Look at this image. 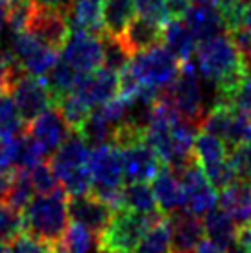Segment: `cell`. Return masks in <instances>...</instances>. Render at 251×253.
<instances>
[{
  "mask_svg": "<svg viewBox=\"0 0 251 253\" xmlns=\"http://www.w3.org/2000/svg\"><path fill=\"white\" fill-rule=\"evenodd\" d=\"M22 216V231L34 235L37 239L59 244L63 235L69 227V194L65 187H59L50 194L34 196L24 209Z\"/></svg>",
  "mask_w": 251,
  "mask_h": 253,
  "instance_id": "obj_1",
  "label": "cell"
},
{
  "mask_svg": "<svg viewBox=\"0 0 251 253\" xmlns=\"http://www.w3.org/2000/svg\"><path fill=\"white\" fill-rule=\"evenodd\" d=\"M167 214L161 211L154 212H135L131 209L120 207L115 211L109 225L96 239V246L100 253H119L135 252L139 248L144 233L161 218Z\"/></svg>",
  "mask_w": 251,
  "mask_h": 253,
  "instance_id": "obj_2",
  "label": "cell"
},
{
  "mask_svg": "<svg viewBox=\"0 0 251 253\" xmlns=\"http://www.w3.org/2000/svg\"><path fill=\"white\" fill-rule=\"evenodd\" d=\"M89 172L92 177V194L111 205L115 211L120 209L124 190V169L119 148L111 142L94 146L89 157Z\"/></svg>",
  "mask_w": 251,
  "mask_h": 253,
  "instance_id": "obj_3",
  "label": "cell"
},
{
  "mask_svg": "<svg viewBox=\"0 0 251 253\" xmlns=\"http://www.w3.org/2000/svg\"><path fill=\"white\" fill-rule=\"evenodd\" d=\"M127 69L144 87L163 91L170 84H174V80L181 71V63L168 52L165 44L159 42L155 46L133 54Z\"/></svg>",
  "mask_w": 251,
  "mask_h": 253,
  "instance_id": "obj_4",
  "label": "cell"
},
{
  "mask_svg": "<svg viewBox=\"0 0 251 253\" xmlns=\"http://www.w3.org/2000/svg\"><path fill=\"white\" fill-rule=\"evenodd\" d=\"M170 96L174 100L181 119L192 122L196 126H202L205 119V98H203L202 82L198 76V67L194 61H187L181 65V71L174 80V84L167 87Z\"/></svg>",
  "mask_w": 251,
  "mask_h": 253,
  "instance_id": "obj_5",
  "label": "cell"
},
{
  "mask_svg": "<svg viewBox=\"0 0 251 253\" xmlns=\"http://www.w3.org/2000/svg\"><path fill=\"white\" fill-rule=\"evenodd\" d=\"M183 189H185V211L192 212L196 216H205L214 209L218 202L216 189L212 187L209 177L205 176L202 165L196 157L179 170Z\"/></svg>",
  "mask_w": 251,
  "mask_h": 253,
  "instance_id": "obj_6",
  "label": "cell"
},
{
  "mask_svg": "<svg viewBox=\"0 0 251 253\" xmlns=\"http://www.w3.org/2000/svg\"><path fill=\"white\" fill-rule=\"evenodd\" d=\"M11 54L21 65V69L28 74L44 78L52 71V67L57 63V50L39 41L30 32H19L13 34L11 41Z\"/></svg>",
  "mask_w": 251,
  "mask_h": 253,
  "instance_id": "obj_7",
  "label": "cell"
},
{
  "mask_svg": "<svg viewBox=\"0 0 251 253\" xmlns=\"http://www.w3.org/2000/svg\"><path fill=\"white\" fill-rule=\"evenodd\" d=\"M63 59L70 63L78 72L96 71L104 65V42L102 36L85 32V30H70L67 41L63 44Z\"/></svg>",
  "mask_w": 251,
  "mask_h": 253,
  "instance_id": "obj_8",
  "label": "cell"
},
{
  "mask_svg": "<svg viewBox=\"0 0 251 253\" xmlns=\"http://www.w3.org/2000/svg\"><path fill=\"white\" fill-rule=\"evenodd\" d=\"M9 92L26 122H32L35 117H39L42 111L54 106V96L46 85V80L28 72H22L15 80Z\"/></svg>",
  "mask_w": 251,
  "mask_h": 253,
  "instance_id": "obj_9",
  "label": "cell"
},
{
  "mask_svg": "<svg viewBox=\"0 0 251 253\" xmlns=\"http://www.w3.org/2000/svg\"><path fill=\"white\" fill-rule=\"evenodd\" d=\"M26 32H30L32 36H35L44 44L59 50L63 48V44L69 37L70 26L67 22L65 11L52 9V7H41L34 4Z\"/></svg>",
  "mask_w": 251,
  "mask_h": 253,
  "instance_id": "obj_10",
  "label": "cell"
},
{
  "mask_svg": "<svg viewBox=\"0 0 251 253\" xmlns=\"http://www.w3.org/2000/svg\"><path fill=\"white\" fill-rule=\"evenodd\" d=\"M69 214L72 222H78L87 227L98 239L111 222L115 209L109 204H105L104 200L89 192L84 196H69Z\"/></svg>",
  "mask_w": 251,
  "mask_h": 253,
  "instance_id": "obj_11",
  "label": "cell"
},
{
  "mask_svg": "<svg viewBox=\"0 0 251 253\" xmlns=\"http://www.w3.org/2000/svg\"><path fill=\"white\" fill-rule=\"evenodd\" d=\"M89 157H91L89 144L84 141L82 135L72 133V137H69L54 152L48 163L57 179L63 183L84 170H89Z\"/></svg>",
  "mask_w": 251,
  "mask_h": 253,
  "instance_id": "obj_12",
  "label": "cell"
},
{
  "mask_svg": "<svg viewBox=\"0 0 251 253\" xmlns=\"http://www.w3.org/2000/svg\"><path fill=\"white\" fill-rule=\"evenodd\" d=\"M120 157H122L124 179L127 183L154 179V176L159 172L161 165H163L157 152L146 141L135 142V144L122 148Z\"/></svg>",
  "mask_w": 251,
  "mask_h": 253,
  "instance_id": "obj_13",
  "label": "cell"
},
{
  "mask_svg": "<svg viewBox=\"0 0 251 253\" xmlns=\"http://www.w3.org/2000/svg\"><path fill=\"white\" fill-rule=\"evenodd\" d=\"M70 131L72 129L56 106L48 107L32 122H28V133L41 144L46 155L56 152L70 137Z\"/></svg>",
  "mask_w": 251,
  "mask_h": 253,
  "instance_id": "obj_14",
  "label": "cell"
},
{
  "mask_svg": "<svg viewBox=\"0 0 251 253\" xmlns=\"http://www.w3.org/2000/svg\"><path fill=\"white\" fill-rule=\"evenodd\" d=\"M74 91L80 92L87 100V104L94 109L98 106H104L105 102H109L119 94L120 78L111 69L100 67L89 74H82Z\"/></svg>",
  "mask_w": 251,
  "mask_h": 253,
  "instance_id": "obj_15",
  "label": "cell"
},
{
  "mask_svg": "<svg viewBox=\"0 0 251 253\" xmlns=\"http://www.w3.org/2000/svg\"><path fill=\"white\" fill-rule=\"evenodd\" d=\"M168 216L172 227V253H194L196 246L207 237L203 220L185 209Z\"/></svg>",
  "mask_w": 251,
  "mask_h": 253,
  "instance_id": "obj_16",
  "label": "cell"
},
{
  "mask_svg": "<svg viewBox=\"0 0 251 253\" xmlns=\"http://www.w3.org/2000/svg\"><path fill=\"white\" fill-rule=\"evenodd\" d=\"M154 194L157 200L159 209L165 214H174V212L185 209V189H183L181 177H177L172 167L161 165L159 172L154 176Z\"/></svg>",
  "mask_w": 251,
  "mask_h": 253,
  "instance_id": "obj_17",
  "label": "cell"
},
{
  "mask_svg": "<svg viewBox=\"0 0 251 253\" xmlns=\"http://www.w3.org/2000/svg\"><path fill=\"white\" fill-rule=\"evenodd\" d=\"M65 17L70 30L104 34V0H70Z\"/></svg>",
  "mask_w": 251,
  "mask_h": 253,
  "instance_id": "obj_18",
  "label": "cell"
},
{
  "mask_svg": "<svg viewBox=\"0 0 251 253\" xmlns=\"http://www.w3.org/2000/svg\"><path fill=\"white\" fill-rule=\"evenodd\" d=\"M183 21L198 41H205V39H210L214 36H220L222 30H225L222 15L218 11V7L212 4L194 2L188 7Z\"/></svg>",
  "mask_w": 251,
  "mask_h": 253,
  "instance_id": "obj_19",
  "label": "cell"
},
{
  "mask_svg": "<svg viewBox=\"0 0 251 253\" xmlns=\"http://www.w3.org/2000/svg\"><path fill=\"white\" fill-rule=\"evenodd\" d=\"M220 207L237 224L251 220V185L246 179H235L220 190Z\"/></svg>",
  "mask_w": 251,
  "mask_h": 253,
  "instance_id": "obj_20",
  "label": "cell"
},
{
  "mask_svg": "<svg viewBox=\"0 0 251 253\" xmlns=\"http://www.w3.org/2000/svg\"><path fill=\"white\" fill-rule=\"evenodd\" d=\"M163 42L168 48V52L181 65L187 63V61H192V56L196 54V48H198V44H196L198 39L181 19H174V21H168L165 24Z\"/></svg>",
  "mask_w": 251,
  "mask_h": 253,
  "instance_id": "obj_21",
  "label": "cell"
},
{
  "mask_svg": "<svg viewBox=\"0 0 251 253\" xmlns=\"http://www.w3.org/2000/svg\"><path fill=\"white\" fill-rule=\"evenodd\" d=\"M120 39L124 41V44L133 54H137L140 50H146L150 46L163 42V26L152 21H146L142 17H135Z\"/></svg>",
  "mask_w": 251,
  "mask_h": 253,
  "instance_id": "obj_22",
  "label": "cell"
},
{
  "mask_svg": "<svg viewBox=\"0 0 251 253\" xmlns=\"http://www.w3.org/2000/svg\"><path fill=\"white\" fill-rule=\"evenodd\" d=\"M135 15L133 0H104V34L122 37Z\"/></svg>",
  "mask_w": 251,
  "mask_h": 253,
  "instance_id": "obj_23",
  "label": "cell"
},
{
  "mask_svg": "<svg viewBox=\"0 0 251 253\" xmlns=\"http://www.w3.org/2000/svg\"><path fill=\"white\" fill-rule=\"evenodd\" d=\"M237 222L223 211V209H212L203 216L205 235L223 246L227 252L235 246V235H237Z\"/></svg>",
  "mask_w": 251,
  "mask_h": 253,
  "instance_id": "obj_24",
  "label": "cell"
},
{
  "mask_svg": "<svg viewBox=\"0 0 251 253\" xmlns=\"http://www.w3.org/2000/svg\"><path fill=\"white\" fill-rule=\"evenodd\" d=\"M227 146L222 139H218L216 135L209 133L203 129L202 133H198L194 142V157L202 165L203 170L210 169L214 165H220L227 159Z\"/></svg>",
  "mask_w": 251,
  "mask_h": 253,
  "instance_id": "obj_25",
  "label": "cell"
},
{
  "mask_svg": "<svg viewBox=\"0 0 251 253\" xmlns=\"http://www.w3.org/2000/svg\"><path fill=\"white\" fill-rule=\"evenodd\" d=\"M56 107L61 111L63 119L67 120V124L74 133H80V129L84 127L85 120L89 119L92 107L87 104V100L78 91H70L65 96L56 100Z\"/></svg>",
  "mask_w": 251,
  "mask_h": 253,
  "instance_id": "obj_26",
  "label": "cell"
},
{
  "mask_svg": "<svg viewBox=\"0 0 251 253\" xmlns=\"http://www.w3.org/2000/svg\"><path fill=\"white\" fill-rule=\"evenodd\" d=\"M84 72H78L70 63H67L65 59H57V63L52 67V71L44 76L46 85H48L50 92L54 96V106H56V100L65 96L67 92L74 91L76 89L78 82L82 78Z\"/></svg>",
  "mask_w": 251,
  "mask_h": 253,
  "instance_id": "obj_27",
  "label": "cell"
},
{
  "mask_svg": "<svg viewBox=\"0 0 251 253\" xmlns=\"http://www.w3.org/2000/svg\"><path fill=\"white\" fill-rule=\"evenodd\" d=\"M122 207L135 212H154L159 211L154 189L146 181H135L126 185L122 190Z\"/></svg>",
  "mask_w": 251,
  "mask_h": 253,
  "instance_id": "obj_28",
  "label": "cell"
},
{
  "mask_svg": "<svg viewBox=\"0 0 251 253\" xmlns=\"http://www.w3.org/2000/svg\"><path fill=\"white\" fill-rule=\"evenodd\" d=\"M139 253H172V227H170V216L161 218L155 222L140 240Z\"/></svg>",
  "mask_w": 251,
  "mask_h": 253,
  "instance_id": "obj_29",
  "label": "cell"
},
{
  "mask_svg": "<svg viewBox=\"0 0 251 253\" xmlns=\"http://www.w3.org/2000/svg\"><path fill=\"white\" fill-rule=\"evenodd\" d=\"M28 122L22 119L11 92L0 94V139H11L24 131Z\"/></svg>",
  "mask_w": 251,
  "mask_h": 253,
  "instance_id": "obj_30",
  "label": "cell"
},
{
  "mask_svg": "<svg viewBox=\"0 0 251 253\" xmlns=\"http://www.w3.org/2000/svg\"><path fill=\"white\" fill-rule=\"evenodd\" d=\"M117 127L113 126L109 120L105 119L104 115L100 113L98 107H94L89 115V119L85 120L84 127L80 129V133L84 137V141L87 144L98 146V144H105V142H111L113 133H115Z\"/></svg>",
  "mask_w": 251,
  "mask_h": 253,
  "instance_id": "obj_31",
  "label": "cell"
},
{
  "mask_svg": "<svg viewBox=\"0 0 251 253\" xmlns=\"http://www.w3.org/2000/svg\"><path fill=\"white\" fill-rule=\"evenodd\" d=\"M96 244V235L78 222H70L57 248L63 253H91Z\"/></svg>",
  "mask_w": 251,
  "mask_h": 253,
  "instance_id": "obj_32",
  "label": "cell"
},
{
  "mask_svg": "<svg viewBox=\"0 0 251 253\" xmlns=\"http://www.w3.org/2000/svg\"><path fill=\"white\" fill-rule=\"evenodd\" d=\"M34 192H35V187H34V183H32V177H30L28 170H15L13 183H11V187L7 190V196L4 202H6L11 209L21 212L22 209L32 202Z\"/></svg>",
  "mask_w": 251,
  "mask_h": 253,
  "instance_id": "obj_33",
  "label": "cell"
},
{
  "mask_svg": "<svg viewBox=\"0 0 251 253\" xmlns=\"http://www.w3.org/2000/svg\"><path fill=\"white\" fill-rule=\"evenodd\" d=\"M102 42H104V67L115 72H120L124 67H127L133 57V52L126 46L120 37L102 34Z\"/></svg>",
  "mask_w": 251,
  "mask_h": 253,
  "instance_id": "obj_34",
  "label": "cell"
},
{
  "mask_svg": "<svg viewBox=\"0 0 251 253\" xmlns=\"http://www.w3.org/2000/svg\"><path fill=\"white\" fill-rule=\"evenodd\" d=\"M218 11L222 15L223 24L227 32H235V30L244 26L246 7H248V0H220L216 4Z\"/></svg>",
  "mask_w": 251,
  "mask_h": 253,
  "instance_id": "obj_35",
  "label": "cell"
},
{
  "mask_svg": "<svg viewBox=\"0 0 251 253\" xmlns=\"http://www.w3.org/2000/svg\"><path fill=\"white\" fill-rule=\"evenodd\" d=\"M227 161H229L231 169L235 170L238 179L251 181V141L240 142L237 146L229 148Z\"/></svg>",
  "mask_w": 251,
  "mask_h": 253,
  "instance_id": "obj_36",
  "label": "cell"
},
{
  "mask_svg": "<svg viewBox=\"0 0 251 253\" xmlns=\"http://www.w3.org/2000/svg\"><path fill=\"white\" fill-rule=\"evenodd\" d=\"M22 231V216L6 202H0V242H11Z\"/></svg>",
  "mask_w": 251,
  "mask_h": 253,
  "instance_id": "obj_37",
  "label": "cell"
},
{
  "mask_svg": "<svg viewBox=\"0 0 251 253\" xmlns=\"http://www.w3.org/2000/svg\"><path fill=\"white\" fill-rule=\"evenodd\" d=\"M135 2V9L137 15L159 24L165 28V24L170 21V13H168L167 0H133Z\"/></svg>",
  "mask_w": 251,
  "mask_h": 253,
  "instance_id": "obj_38",
  "label": "cell"
},
{
  "mask_svg": "<svg viewBox=\"0 0 251 253\" xmlns=\"http://www.w3.org/2000/svg\"><path fill=\"white\" fill-rule=\"evenodd\" d=\"M30 177H32V183H34L35 190L39 194H50V192H54V190L61 187L59 185L61 181L57 179V176L54 174L52 167H50V163L46 161H42L37 167H34L32 172H30Z\"/></svg>",
  "mask_w": 251,
  "mask_h": 253,
  "instance_id": "obj_39",
  "label": "cell"
},
{
  "mask_svg": "<svg viewBox=\"0 0 251 253\" xmlns=\"http://www.w3.org/2000/svg\"><path fill=\"white\" fill-rule=\"evenodd\" d=\"M229 36L235 41L237 48L240 50V54L244 57L246 65L250 67L251 71V30L242 26V28L235 30V32H229Z\"/></svg>",
  "mask_w": 251,
  "mask_h": 253,
  "instance_id": "obj_40",
  "label": "cell"
},
{
  "mask_svg": "<svg viewBox=\"0 0 251 253\" xmlns=\"http://www.w3.org/2000/svg\"><path fill=\"white\" fill-rule=\"evenodd\" d=\"M233 248L238 253H251V220L238 224L237 235H235V246Z\"/></svg>",
  "mask_w": 251,
  "mask_h": 253,
  "instance_id": "obj_41",
  "label": "cell"
},
{
  "mask_svg": "<svg viewBox=\"0 0 251 253\" xmlns=\"http://www.w3.org/2000/svg\"><path fill=\"white\" fill-rule=\"evenodd\" d=\"M192 0H167V7L170 17L174 19H183L185 13L188 11V7L192 6Z\"/></svg>",
  "mask_w": 251,
  "mask_h": 253,
  "instance_id": "obj_42",
  "label": "cell"
},
{
  "mask_svg": "<svg viewBox=\"0 0 251 253\" xmlns=\"http://www.w3.org/2000/svg\"><path fill=\"white\" fill-rule=\"evenodd\" d=\"M13 177H15V170L6 169V167L0 165V202L6 200L7 190H9L11 183H13Z\"/></svg>",
  "mask_w": 251,
  "mask_h": 253,
  "instance_id": "obj_43",
  "label": "cell"
},
{
  "mask_svg": "<svg viewBox=\"0 0 251 253\" xmlns=\"http://www.w3.org/2000/svg\"><path fill=\"white\" fill-rule=\"evenodd\" d=\"M194 253H229V252L223 246H220L218 242H214L212 239L205 237V239H202V242L196 246Z\"/></svg>",
  "mask_w": 251,
  "mask_h": 253,
  "instance_id": "obj_44",
  "label": "cell"
},
{
  "mask_svg": "<svg viewBox=\"0 0 251 253\" xmlns=\"http://www.w3.org/2000/svg\"><path fill=\"white\" fill-rule=\"evenodd\" d=\"M35 6L41 7H52V9H61L65 11L69 6V0H32Z\"/></svg>",
  "mask_w": 251,
  "mask_h": 253,
  "instance_id": "obj_45",
  "label": "cell"
},
{
  "mask_svg": "<svg viewBox=\"0 0 251 253\" xmlns=\"http://www.w3.org/2000/svg\"><path fill=\"white\" fill-rule=\"evenodd\" d=\"M7 15H9V4L7 0H0V30L7 24Z\"/></svg>",
  "mask_w": 251,
  "mask_h": 253,
  "instance_id": "obj_46",
  "label": "cell"
},
{
  "mask_svg": "<svg viewBox=\"0 0 251 253\" xmlns=\"http://www.w3.org/2000/svg\"><path fill=\"white\" fill-rule=\"evenodd\" d=\"M244 26L251 30V0H248V7H246V17H244Z\"/></svg>",
  "mask_w": 251,
  "mask_h": 253,
  "instance_id": "obj_47",
  "label": "cell"
},
{
  "mask_svg": "<svg viewBox=\"0 0 251 253\" xmlns=\"http://www.w3.org/2000/svg\"><path fill=\"white\" fill-rule=\"evenodd\" d=\"M196 2H202V4H212V6H216L220 0H196Z\"/></svg>",
  "mask_w": 251,
  "mask_h": 253,
  "instance_id": "obj_48",
  "label": "cell"
},
{
  "mask_svg": "<svg viewBox=\"0 0 251 253\" xmlns=\"http://www.w3.org/2000/svg\"><path fill=\"white\" fill-rule=\"evenodd\" d=\"M17 2H21V0H7V4H9V6H13V4H17Z\"/></svg>",
  "mask_w": 251,
  "mask_h": 253,
  "instance_id": "obj_49",
  "label": "cell"
},
{
  "mask_svg": "<svg viewBox=\"0 0 251 253\" xmlns=\"http://www.w3.org/2000/svg\"><path fill=\"white\" fill-rule=\"evenodd\" d=\"M119 253H133V252H119Z\"/></svg>",
  "mask_w": 251,
  "mask_h": 253,
  "instance_id": "obj_50",
  "label": "cell"
},
{
  "mask_svg": "<svg viewBox=\"0 0 251 253\" xmlns=\"http://www.w3.org/2000/svg\"><path fill=\"white\" fill-rule=\"evenodd\" d=\"M69 4H70V0H69Z\"/></svg>",
  "mask_w": 251,
  "mask_h": 253,
  "instance_id": "obj_51",
  "label": "cell"
}]
</instances>
